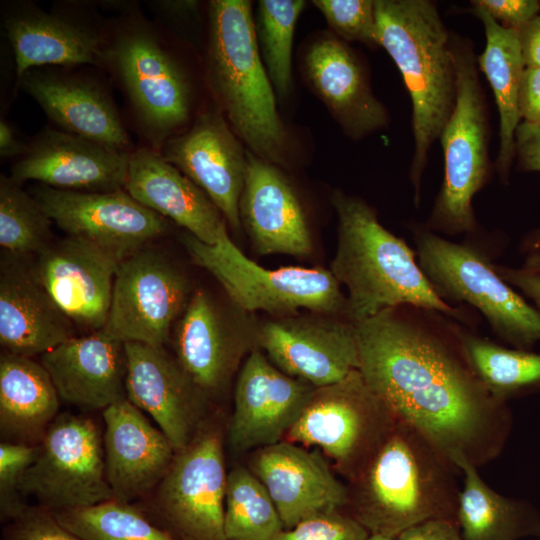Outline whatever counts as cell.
Here are the masks:
<instances>
[{
    "instance_id": "34",
    "label": "cell",
    "mask_w": 540,
    "mask_h": 540,
    "mask_svg": "<svg viewBox=\"0 0 540 540\" xmlns=\"http://www.w3.org/2000/svg\"><path fill=\"white\" fill-rule=\"evenodd\" d=\"M462 338L477 374L498 400L507 402L512 396L540 387V354L500 346L464 326Z\"/></svg>"
},
{
    "instance_id": "8",
    "label": "cell",
    "mask_w": 540,
    "mask_h": 540,
    "mask_svg": "<svg viewBox=\"0 0 540 540\" xmlns=\"http://www.w3.org/2000/svg\"><path fill=\"white\" fill-rule=\"evenodd\" d=\"M181 240L191 260L207 270L231 303L242 311L261 310L279 317L306 309L346 318V295L331 270L299 266L264 268L244 255L229 237L227 228L214 245L203 243L188 232Z\"/></svg>"
},
{
    "instance_id": "14",
    "label": "cell",
    "mask_w": 540,
    "mask_h": 540,
    "mask_svg": "<svg viewBox=\"0 0 540 540\" xmlns=\"http://www.w3.org/2000/svg\"><path fill=\"white\" fill-rule=\"evenodd\" d=\"M68 236L86 240L119 263L165 234L167 220L126 190L78 192L41 184L32 195Z\"/></svg>"
},
{
    "instance_id": "49",
    "label": "cell",
    "mask_w": 540,
    "mask_h": 540,
    "mask_svg": "<svg viewBox=\"0 0 540 540\" xmlns=\"http://www.w3.org/2000/svg\"><path fill=\"white\" fill-rule=\"evenodd\" d=\"M29 144L18 138L12 126L4 119L0 121V155L1 157L24 156Z\"/></svg>"
},
{
    "instance_id": "7",
    "label": "cell",
    "mask_w": 540,
    "mask_h": 540,
    "mask_svg": "<svg viewBox=\"0 0 540 540\" xmlns=\"http://www.w3.org/2000/svg\"><path fill=\"white\" fill-rule=\"evenodd\" d=\"M417 260L437 294L480 311L493 332L512 348L530 350L540 341V313L504 281L488 255L413 225Z\"/></svg>"
},
{
    "instance_id": "10",
    "label": "cell",
    "mask_w": 540,
    "mask_h": 540,
    "mask_svg": "<svg viewBox=\"0 0 540 540\" xmlns=\"http://www.w3.org/2000/svg\"><path fill=\"white\" fill-rule=\"evenodd\" d=\"M105 65L112 68L138 122L155 145L183 125L190 113L186 75L156 33L129 20L108 39Z\"/></svg>"
},
{
    "instance_id": "26",
    "label": "cell",
    "mask_w": 540,
    "mask_h": 540,
    "mask_svg": "<svg viewBox=\"0 0 540 540\" xmlns=\"http://www.w3.org/2000/svg\"><path fill=\"white\" fill-rule=\"evenodd\" d=\"M59 397L104 410L126 397V355L122 341L103 329L72 337L40 356Z\"/></svg>"
},
{
    "instance_id": "6",
    "label": "cell",
    "mask_w": 540,
    "mask_h": 540,
    "mask_svg": "<svg viewBox=\"0 0 540 540\" xmlns=\"http://www.w3.org/2000/svg\"><path fill=\"white\" fill-rule=\"evenodd\" d=\"M451 50L457 77L456 101L439 137L443 182L424 226L437 234H473L478 229L473 198L491 173L489 115L473 44L451 34Z\"/></svg>"
},
{
    "instance_id": "46",
    "label": "cell",
    "mask_w": 540,
    "mask_h": 540,
    "mask_svg": "<svg viewBox=\"0 0 540 540\" xmlns=\"http://www.w3.org/2000/svg\"><path fill=\"white\" fill-rule=\"evenodd\" d=\"M398 540H464L457 521L436 519L414 526L398 537Z\"/></svg>"
},
{
    "instance_id": "39",
    "label": "cell",
    "mask_w": 540,
    "mask_h": 540,
    "mask_svg": "<svg viewBox=\"0 0 540 540\" xmlns=\"http://www.w3.org/2000/svg\"><path fill=\"white\" fill-rule=\"evenodd\" d=\"M330 27L346 41L377 45L375 1L315 0Z\"/></svg>"
},
{
    "instance_id": "21",
    "label": "cell",
    "mask_w": 540,
    "mask_h": 540,
    "mask_svg": "<svg viewBox=\"0 0 540 540\" xmlns=\"http://www.w3.org/2000/svg\"><path fill=\"white\" fill-rule=\"evenodd\" d=\"M118 265L92 243L67 235L38 254L33 268L69 319L93 332L105 327Z\"/></svg>"
},
{
    "instance_id": "5",
    "label": "cell",
    "mask_w": 540,
    "mask_h": 540,
    "mask_svg": "<svg viewBox=\"0 0 540 540\" xmlns=\"http://www.w3.org/2000/svg\"><path fill=\"white\" fill-rule=\"evenodd\" d=\"M207 75L233 132L259 158L281 163L287 135L261 60L249 1H210Z\"/></svg>"
},
{
    "instance_id": "32",
    "label": "cell",
    "mask_w": 540,
    "mask_h": 540,
    "mask_svg": "<svg viewBox=\"0 0 540 540\" xmlns=\"http://www.w3.org/2000/svg\"><path fill=\"white\" fill-rule=\"evenodd\" d=\"M472 12L485 32V48L477 57V65L492 89L498 109L500 144L495 168L506 183L515 157V132L521 122L519 90L525 65L518 31L499 25L479 8L473 7Z\"/></svg>"
},
{
    "instance_id": "2",
    "label": "cell",
    "mask_w": 540,
    "mask_h": 540,
    "mask_svg": "<svg viewBox=\"0 0 540 540\" xmlns=\"http://www.w3.org/2000/svg\"><path fill=\"white\" fill-rule=\"evenodd\" d=\"M460 474L422 433L397 419L352 479L349 514L370 534L396 538L430 520L457 521Z\"/></svg>"
},
{
    "instance_id": "47",
    "label": "cell",
    "mask_w": 540,
    "mask_h": 540,
    "mask_svg": "<svg viewBox=\"0 0 540 540\" xmlns=\"http://www.w3.org/2000/svg\"><path fill=\"white\" fill-rule=\"evenodd\" d=\"M496 272L509 285L518 288L525 296L535 304V309L540 313V274L525 268L516 269L503 265L494 264Z\"/></svg>"
},
{
    "instance_id": "36",
    "label": "cell",
    "mask_w": 540,
    "mask_h": 540,
    "mask_svg": "<svg viewBox=\"0 0 540 540\" xmlns=\"http://www.w3.org/2000/svg\"><path fill=\"white\" fill-rule=\"evenodd\" d=\"M129 503L112 499L52 514L64 528L83 540H179Z\"/></svg>"
},
{
    "instance_id": "31",
    "label": "cell",
    "mask_w": 540,
    "mask_h": 540,
    "mask_svg": "<svg viewBox=\"0 0 540 540\" xmlns=\"http://www.w3.org/2000/svg\"><path fill=\"white\" fill-rule=\"evenodd\" d=\"M59 398L40 362L3 350L0 356L2 434L19 443H39L57 417Z\"/></svg>"
},
{
    "instance_id": "12",
    "label": "cell",
    "mask_w": 540,
    "mask_h": 540,
    "mask_svg": "<svg viewBox=\"0 0 540 540\" xmlns=\"http://www.w3.org/2000/svg\"><path fill=\"white\" fill-rule=\"evenodd\" d=\"M190 297L185 275L164 255L142 249L118 265L103 330L123 343L164 347Z\"/></svg>"
},
{
    "instance_id": "33",
    "label": "cell",
    "mask_w": 540,
    "mask_h": 540,
    "mask_svg": "<svg viewBox=\"0 0 540 540\" xmlns=\"http://www.w3.org/2000/svg\"><path fill=\"white\" fill-rule=\"evenodd\" d=\"M463 478L457 523L464 540L540 538V509L533 503L504 496L484 482L468 461L458 464Z\"/></svg>"
},
{
    "instance_id": "45",
    "label": "cell",
    "mask_w": 540,
    "mask_h": 540,
    "mask_svg": "<svg viewBox=\"0 0 540 540\" xmlns=\"http://www.w3.org/2000/svg\"><path fill=\"white\" fill-rule=\"evenodd\" d=\"M521 119L540 121V67H525L519 90Z\"/></svg>"
},
{
    "instance_id": "4",
    "label": "cell",
    "mask_w": 540,
    "mask_h": 540,
    "mask_svg": "<svg viewBox=\"0 0 540 540\" xmlns=\"http://www.w3.org/2000/svg\"><path fill=\"white\" fill-rule=\"evenodd\" d=\"M376 42L402 75L412 103L414 149L410 180L419 203L428 154L456 101L457 77L451 34L434 2L375 0Z\"/></svg>"
},
{
    "instance_id": "3",
    "label": "cell",
    "mask_w": 540,
    "mask_h": 540,
    "mask_svg": "<svg viewBox=\"0 0 540 540\" xmlns=\"http://www.w3.org/2000/svg\"><path fill=\"white\" fill-rule=\"evenodd\" d=\"M338 241L331 272L347 289L346 318L357 323L381 311L411 305L438 311L463 325H474L466 307L443 300L406 242L380 224L362 199L336 191Z\"/></svg>"
},
{
    "instance_id": "9",
    "label": "cell",
    "mask_w": 540,
    "mask_h": 540,
    "mask_svg": "<svg viewBox=\"0 0 540 540\" xmlns=\"http://www.w3.org/2000/svg\"><path fill=\"white\" fill-rule=\"evenodd\" d=\"M396 421L355 370L337 383L314 388L286 438L301 446L320 448L352 480Z\"/></svg>"
},
{
    "instance_id": "27",
    "label": "cell",
    "mask_w": 540,
    "mask_h": 540,
    "mask_svg": "<svg viewBox=\"0 0 540 540\" xmlns=\"http://www.w3.org/2000/svg\"><path fill=\"white\" fill-rule=\"evenodd\" d=\"M18 82L33 68L47 65H105L108 39L101 30L59 12L22 5L3 19Z\"/></svg>"
},
{
    "instance_id": "15",
    "label": "cell",
    "mask_w": 540,
    "mask_h": 540,
    "mask_svg": "<svg viewBox=\"0 0 540 540\" xmlns=\"http://www.w3.org/2000/svg\"><path fill=\"white\" fill-rule=\"evenodd\" d=\"M256 343L277 368L314 388L359 368L355 324L340 316L309 312L266 320L257 327Z\"/></svg>"
},
{
    "instance_id": "19",
    "label": "cell",
    "mask_w": 540,
    "mask_h": 540,
    "mask_svg": "<svg viewBox=\"0 0 540 540\" xmlns=\"http://www.w3.org/2000/svg\"><path fill=\"white\" fill-rule=\"evenodd\" d=\"M130 154L65 131L46 128L11 168L16 183L34 180L67 191L125 190Z\"/></svg>"
},
{
    "instance_id": "23",
    "label": "cell",
    "mask_w": 540,
    "mask_h": 540,
    "mask_svg": "<svg viewBox=\"0 0 540 540\" xmlns=\"http://www.w3.org/2000/svg\"><path fill=\"white\" fill-rule=\"evenodd\" d=\"M106 478L114 499L130 502L159 485L176 450L126 397L103 410Z\"/></svg>"
},
{
    "instance_id": "30",
    "label": "cell",
    "mask_w": 540,
    "mask_h": 540,
    "mask_svg": "<svg viewBox=\"0 0 540 540\" xmlns=\"http://www.w3.org/2000/svg\"><path fill=\"white\" fill-rule=\"evenodd\" d=\"M125 190L141 205L171 219L203 243L216 244L227 228L211 199L153 149L139 148L130 154Z\"/></svg>"
},
{
    "instance_id": "25",
    "label": "cell",
    "mask_w": 540,
    "mask_h": 540,
    "mask_svg": "<svg viewBox=\"0 0 540 540\" xmlns=\"http://www.w3.org/2000/svg\"><path fill=\"white\" fill-rule=\"evenodd\" d=\"M22 256L5 253L0 269V344L32 358L74 337V323Z\"/></svg>"
},
{
    "instance_id": "42",
    "label": "cell",
    "mask_w": 540,
    "mask_h": 540,
    "mask_svg": "<svg viewBox=\"0 0 540 540\" xmlns=\"http://www.w3.org/2000/svg\"><path fill=\"white\" fill-rule=\"evenodd\" d=\"M2 540H83L64 528L51 511L27 507L5 527Z\"/></svg>"
},
{
    "instance_id": "13",
    "label": "cell",
    "mask_w": 540,
    "mask_h": 540,
    "mask_svg": "<svg viewBox=\"0 0 540 540\" xmlns=\"http://www.w3.org/2000/svg\"><path fill=\"white\" fill-rule=\"evenodd\" d=\"M227 475L222 441L212 429L198 431L176 452L158 485L157 506L179 540H227Z\"/></svg>"
},
{
    "instance_id": "37",
    "label": "cell",
    "mask_w": 540,
    "mask_h": 540,
    "mask_svg": "<svg viewBox=\"0 0 540 540\" xmlns=\"http://www.w3.org/2000/svg\"><path fill=\"white\" fill-rule=\"evenodd\" d=\"M52 220L10 177L0 176V245L6 253L36 256L52 244Z\"/></svg>"
},
{
    "instance_id": "18",
    "label": "cell",
    "mask_w": 540,
    "mask_h": 540,
    "mask_svg": "<svg viewBox=\"0 0 540 540\" xmlns=\"http://www.w3.org/2000/svg\"><path fill=\"white\" fill-rule=\"evenodd\" d=\"M161 155L211 199L231 229L240 231L247 150L220 114H200L187 132L163 143Z\"/></svg>"
},
{
    "instance_id": "35",
    "label": "cell",
    "mask_w": 540,
    "mask_h": 540,
    "mask_svg": "<svg viewBox=\"0 0 540 540\" xmlns=\"http://www.w3.org/2000/svg\"><path fill=\"white\" fill-rule=\"evenodd\" d=\"M284 530L262 482L244 467L227 475L224 531L227 540H274Z\"/></svg>"
},
{
    "instance_id": "17",
    "label": "cell",
    "mask_w": 540,
    "mask_h": 540,
    "mask_svg": "<svg viewBox=\"0 0 540 540\" xmlns=\"http://www.w3.org/2000/svg\"><path fill=\"white\" fill-rule=\"evenodd\" d=\"M314 387L277 368L258 348L238 374L228 439L235 452L282 441L298 419Z\"/></svg>"
},
{
    "instance_id": "1",
    "label": "cell",
    "mask_w": 540,
    "mask_h": 540,
    "mask_svg": "<svg viewBox=\"0 0 540 540\" xmlns=\"http://www.w3.org/2000/svg\"><path fill=\"white\" fill-rule=\"evenodd\" d=\"M359 368L374 394L457 468L498 457L513 418L467 354L462 328L435 310L401 305L354 323Z\"/></svg>"
},
{
    "instance_id": "11",
    "label": "cell",
    "mask_w": 540,
    "mask_h": 540,
    "mask_svg": "<svg viewBox=\"0 0 540 540\" xmlns=\"http://www.w3.org/2000/svg\"><path fill=\"white\" fill-rule=\"evenodd\" d=\"M35 461L19 484L48 511L90 507L114 499L106 478L104 446L93 420L57 416L38 443Z\"/></svg>"
},
{
    "instance_id": "41",
    "label": "cell",
    "mask_w": 540,
    "mask_h": 540,
    "mask_svg": "<svg viewBox=\"0 0 540 540\" xmlns=\"http://www.w3.org/2000/svg\"><path fill=\"white\" fill-rule=\"evenodd\" d=\"M370 533L350 514L318 515L282 530L274 540H368Z\"/></svg>"
},
{
    "instance_id": "48",
    "label": "cell",
    "mask_w": 540,
    "mask_h": 540,
    "mask_svg": "<svg viewBox=\"0 0 540 540\" xmlns=\"http://www.w3.org/2000/svg\"><path fill=\"white\" fill-rule=\"evenodd\" d=\"M525 67H540V15L518 31Z\"/></svg>"
},
{
    "instance_id": "24",
    "label": "cell",
    "mask_w": 540,
    "mask_h": 540,
    "mask_svg": "<svg viewBox=\"0 0 540 540\" xmlns=\"http://www.w3.org/2000/svg\"><path fill=\"white\" fill-rule=\"evenodd\" d=\"M239 214L258 254L301 257L312 251L309 226L290 182L274 164L248 150Z\"/></svg>"
},
{
    "instance_id": "20",
    "label": "cell",
    "mask_w": 540,
    "mask_h": 540,
    "mask_svg": "<svg viewBox=\"0 0 540 540\" xmlns=\"http://www.w3.org/2000/svg\"><path fill=\"white\" fill-rule=\"evenodd\" d=\"M250 471L265 486L284 529L347 505L348 489L321 456L299 444L286 440L256 449Z\"/></svg>"
},
{
    "instance_id": "51",
    "label": "cell",
    "mask_w": 540,
    "mask_h": 540,
    "mask_svg": "<svg viewBox=\"0 0 540 540\" xmlns=\"http://www.w3.org/2000/svg\"><path fill=\"white\" fill-rule=\"evenodd\" d=\"M368 540H398V538L383 536V535H378V534H370Z\"/></svg>"
},
{
    "instance_id": "44",
    "label": "cell",
    "mask_w": 540,
    "mask_h": 540,
    "mask_svg": "<svg viewBox=\"0 0 540 540\" xmlns=\"http://www.w3.org/2000/svg\"><path fill=\"white\" fill-rule=\"evenodd\" d=\"M518 168L540 172V121H521L515 132Z\"/></svg>"
},
{
    "instance_id": "43",
    "label": "cell",
    "mask_w": 540,
    "mask_h": 540,
    "mask_svg": "<svg viewBox=\"0 0 540 540\" xmlns=\"http://www.w3.org/2000/svg\"><path fill=\"white\" fill-rule=\"evenodd\" d=\"M471 4L486 12L499 25L516 31L540 12V1L535 0H474Z\"/></svg>"
},
{
    "instance_id": "40",
    "label": "cell",
    "mask_w": 540,
    "mask_h": 540,
    "mask_svg": "<svg viewBox=\"0 0 540 540\" xmlns=\"http://www.w3.org/2000/svg\"><path fill=\"white\" fill-rule=\"evenodd\" d=\"M39 446L2 442L0 444V513L2 520H13L26 508L19 493L25 471L35 461Z\"/></svg>"
},
{
    "instance_id": "22",
    "label": "cell",
    "mask_w": 540,
    "mask_h": 540,
    "mask_svg": "<svg viewBox=\"0 0 540 540\" xmlns=\"http://www.w3.org/2000/svg\"><path fill=\"white\" fill-rule=\"evenodd\" d=\"M126 398L147 412L177 451L195 436L205 396L164 347L126 342Z\"/></svg>"
},
{
    "instance_id": "16",
    "label": "cell",
    "mask_w": 540,
    "mask_h": 540,
    "mask_svg": "<svg viewBox=\"0 0 540 540\" xmlns=\"http://www.w3.org/2000/svg\"><path fill=\"white\" fill-rule=\"evenodd\" d=\"M235 306V305H234ZM235 306L229 312L206 291H195L170 339L175 358L204 395L221 390L245 354L257 348L258 324Z\"/></svg>"
},
{
    "instance_id": "50",
    "label": "cell",
    "mask_w": 540,
    "mask_h": 540,
    "mask_svg": "<svg viewBox=\"0 0 540 540\" xmlns=\"http://www.w3.org/2000/svg\"><path fill=\"white\" fill-rule=\"evenodd\" d=\"M523 268L540 274V251L530 253L525 260Z\"/></svg>"
},
{
    "instance_id": "28",
    "label": "cell",
    "mask_w": 540,
    "mask_h": 540,
    "mask_svg": "<svg viewBox=\"0 0 540 540\" xmlns=\"http://www.w3.org/2000/svg\"><path fill=\"white\" fill-rule=\"evenodd\" d=\"M19 83L63 131L127 151L130 140L116 106L94 80L33 68Z\"/></svg>"
},
{
    "instance_id": "29",
    "label": "cell",
    "mask_w": 540,
    "mask_h": 540,
    "mask_svg": "<svg viewBox=\"0 0 540 540\" xmlns=\"http://www.w3.org/2000/svg\"><path fill=\"white\" fill-rule=\"evenodd\" d=\"M305 72L309 83L343 130L353 139L374 133L389 123L384 105L371 90L356 54L331 36L308 49Z\"/></svg>"
},
{
    "instance_id": "38",
    "label": "cell",
    "mask_w": 540,
    "mask_h": 540,
    "mask_svg": "<svg viewBox=\"0 0 540 540\" xmlns=\"http://www.w3.org/2000/svg\"><path fill=\"white\" fill-rule=\"evenodd\" d=\"M305 7L302 0H261L255 29L268 77L279 96L292 86V46L295 26Z\"/></svg>"
}]
</instances>
